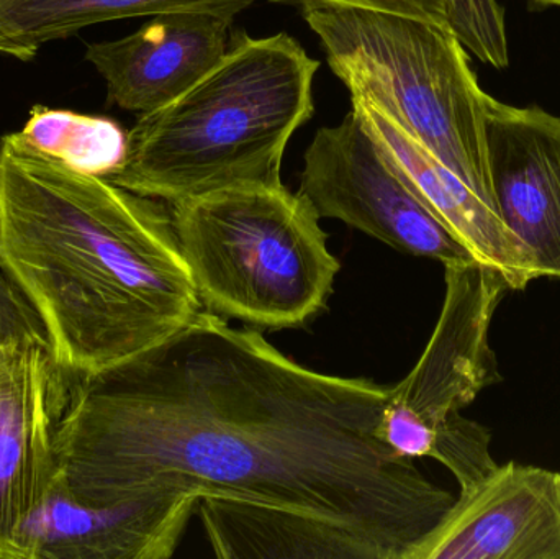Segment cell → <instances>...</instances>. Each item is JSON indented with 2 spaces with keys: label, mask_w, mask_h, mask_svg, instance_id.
Returning <instances> with one entry per match:
<instances>
[{
  "label": "cell",
  "mask_w": 560,
  "mask_h": 559,
  "mask_svg": "<svg viewBox=\"0 0 560 559\" xmlns=\"http://www.w3.org/2000/svg\"><path fill=\"white\" fill-rule=\"evenodd\" d=\"M388 387L316 373L202 311L130 363L72 381L56 430L78 501L158 492L310 515L410 559L456 496L378 433Z\"/></svg>",
  "instance_id": "cell-1"
},
{
  "label": "cell",
  "mask_w": 560,
  "mask_h": 559,
  "mask_svg": "<svg viewBox=\"0 0 560 559\" xmlns=\"http://www.w3.org/2000/svg\"><path fill=\"white\" fill-rule=\"evenodd\" d=\"M0 266L71 381L130 363L203 311L170 207L0 138Z\"/></svg>",
  "instance_id": "cell-2"
},
{
  "label": "cell",
  "mask_w": 560,
  "mask_h": 559,
  "mask_svg": "<svg viewBox=\"0 0 560 559\" xmlns=\"http://www.w3.org/2000/svg\"><path fill=\"white\" fill-rule=\"evenodd\" d=\"M318 68L287 33L236 32L186 94L140 115L107 180L167 206L229 187L280 186L287 144L315 110Z\"/></svg>",
  "instance_id": "cell-3"
},
{
  "label": "cell",
  "mask_w": 560,
  "mask_h": 559,
  "mask_svg": "<svg viewBox=\"0 0 560 559\" xmlns=\"http://www.w3.org/2000/svg\"><path fill=\"white\" fill-rule=\"evenodd\" d=\"M300 9L351 101L384 114L500 212L487 147V92L457 36L427 20L377 10Z\"/></svg>",
  "instance_id": "cell-4"
},
{
  "label": "cell",
  "mask_w": 560,
  "mask_h": 559,
  "mask_svg": "<svg viewBox=\"0 0 560 559\" xmlns=\"http://www.w3.org/2000/svg\"><path fill=\"white\" fill-rule=\"evenodd\" d=\"M203 311L265 330L299 328L328 304L339 261L315 207L280 186H238L170 203Z\"/></svg>",
  "instance_id": "cell-5"
},
{
  "label": "cell",
  "mask_w": 560,
  "mask_h": 559,
  "mask_svg": "<svg viewBox=\"0 0 560 559\" xmlns=\"http://www.w3.org/2000/svg\"><path fill=\"white\" fill-rule=\"evenodd\" d=\"M444 269L436 327L413 370L388 387L378 433L404 458L440 462L463 492L499 466L490 455L489 429L460 412L502 381L490 325L512 288L502 272L480 261Z\"/></svg>",
  "instance_id": "cell-6"
},
{
  "label": "cell",
  "mask_w": 560,
  "mask_h": 559,
  "mask_svg": "<svg viewBox=\"0 0 560 559\" xmlns=\"http://www.w3.org/2000/svg\"><path fill=\"white\" fill-rule=\"evenodd\" d=\"M299 193L319 219L341 220L397 252L444 266L477 261L388 163L354 108L316 131Z\"/></svg>",
  "instance_id": "cell-7"
},
{
  "label": "cell",
  "mask_w": 560,
  "mask_h": 559,
  "mask_svg": "<svg viewBox=\"0 0 560 559\" xmlns=\"http://www.w3.org/2000/svg\"><path fill=\"white\" fill-rule=\"evenodd\" d=\"M71 383L43 345L0 347V559H25L23 527L58 476L56 430Z\"/></svg>",
  "instance_id": "cell-8"
},
{
  "label": "cell",
  "mask_w": 560,
  "mask_h": 559,
  "mask_svg": "<svg viewBox=\"0 0 560 559\" xmlns=\"http://www.w3.org/2000/svg\"><path fill=\"white\" fill-rule=\"evenodd\" d=\"M410 559H560V473L497 466L457 496Z\"/></svg>",
  "instance_id": "cell-9"
},
{
  "label": "cell",
  "mask_w": 560,
  "mask_h": 559,
  "mask_svg": "<svg viewBox=\"0 0 560 559\" xmlns=\"http://www.w3.org/2000/svg\"><path fill=\"white\" fill-rule=\"evenodd\" d=\"M196 496L158 492L114 505L78 501L56 476L22 531L25 559H167L196 512Z\"/></svg>",
  "instance_id": "cell-10"
},
{
  "label": "cell",
  "mask_w": 560,
  "mask_h": 559,
  "mask_svg": "<svg viewBox=\"0 0 560 559\" xmlns=\"http://www.w3.org/2000/svg\"><path fill=\"white\" fill-rule=\"evenodd\" d=\"M487 147L500 213L538 263L560 278V117L487 94Z\"/></svg>",
  "instance_id": "cell-11"
},
{
  "label": "cell",
  "mask_w": 560,
  "mask_h": 559,
  "mask_svg": "<svg viewBox=\"0 0 560 559\" xmlns=\"http://www.w3.org/2000/svg\"><path fill=\"white\" fill-rule=\"evenodd\" d=\"M232 23V16L219 13H161L125 38L89 45L85 59L104 78L108 102L150 114L186 94L222 61Z\"/></svg>",
  "instance_id": "cell-12"
},
{
  "label": "cell",
  "mask_w": 560,
  "mask_h": 559,
  "mask_svg": "<svg viewBox=\"0 0 560 559\" xmlns=\"http://www.w3.org/2000/svg\"><path fill=\"white\" fill-rule=\"evenodd\" d=\"M352 108L361 115L388 163L477 261L502 272L512 291H525L529 282L542 278L538 263L509 229L499 210L480 199L384 114L359 101H352Z\"/></svg>",
  "instance_id": "cell-13"
},
{
  "label": "cell",
  "mask_w": 560,
  "mask_h": 559,
  "mask_svg": "<svg viewBox=\"0 0 560 559\" xmlns=\"http://www.w3.org/2000/svg\"><path fill=\"white\" fill-rule=\"evenodd\" d=\"M197 504L217 558L377 559L361 538L310 515L225 498Z\"/></svg>",
  "instance_id": "cell-14"
},
{
  "label": "cell",
  "mask_w": 560,
  "mask_h": 559,
  "mask_svg": "<svg viewBox=\"0 0 560 559\" xmlns=\"http://www.w3.org/2000/svg\"><path fill=\"white\" fill-rule=\"evenodd\" d=\"M258 0H0V55L30 61L43 46L95 23L170 12L235 19Z\"/></svg>",
  "instance_id": "cell-15"
},
{
  "label": "cell",
  "mask_w": 560,
  "mask_h": 559,
  "mask_svg": "<svg viewBox=\"0 0 560 559\" xmlns=\"http://www.w3.org/2000/svg\"><path fill=\"white\" fill-rule=\"evenodd\" d=\"M28 147L91 176L110 177L124 163L128 133L110 118L35 105L19 131Z\"/></svg>",
  "instance_id": "cell-16"
},
{
  "label": "cell",
  "mask_w": 560,
  "mask_h": 559,
  "mask_svg": "<svg viewBox=\"0 0 560 559\" xmlns=\"http://www.w3.org/2000/svg\"><path fill=\"white\" fill-rule=\"evenodd\" d=\"M279 3H328L358 7L427 20L451 30L479 61L503 69L509 66L505 10L499 0H275Z\"/></svg>",
  "instance_id": "cell-17"
},
{
  "label": "cell",
  "mask_w": 560,
  "mask_h": 559,
  "mask_svg": "<svg viewBox=\"0 0 560 559\" xmlns=\"http://www.w3.org/2000/svg\"><path fill=\"white\" fill-rule=\"evenodd\" d=\"M20 341L39 343L49 351L42 317L0 266V347Z\"/></svg>",
  "instance_id": "cell-18"
},
{
  "label": "cell",
  "mask_w": 560,
  "mask_h": 559,
  "mask_svg": "<svg viewBox=\"0 0 560 559\" xmlns=\"http://www.w3.org/2000/svg\"><path fill=\"white\" fill-rule=\"evenodd\" d=\"M533 2L541 3V5L560 7V0H533Z\"/></svg>",
  "instance_id": "cell-19"
}]
</instances>
